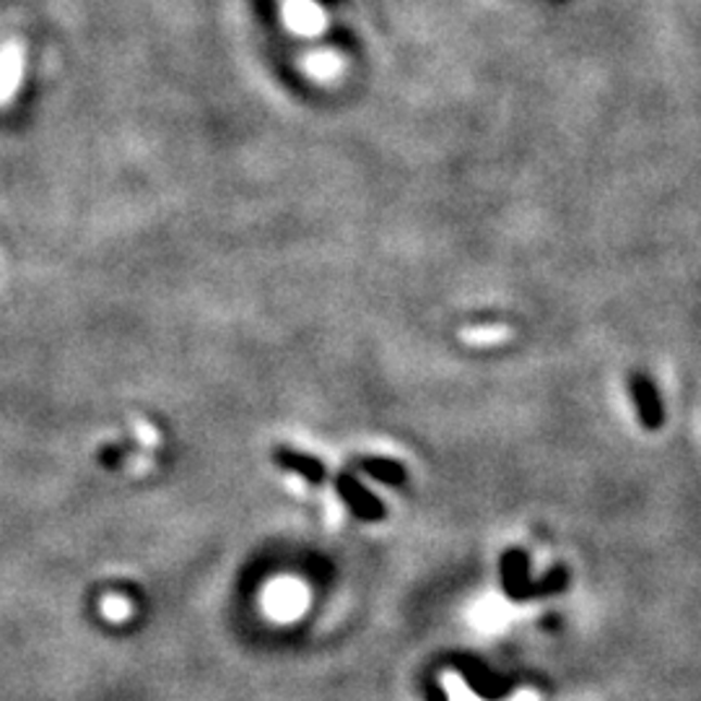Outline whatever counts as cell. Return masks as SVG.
<instances>
[{
    "label": "cell",
    "mask_w": 701,
    "mask_h": 701,
    "mask_svg": "<svg viewBox=\"0 0 701 701\" xmlns=\"http://www.w3.org/2000/svg\"><path fill=\"white\" fill-rule=\"evenodd\" d=\"M280 13H284V22L293 35L306 37V39L323 35L327 26L323 5L315 3V0H284V9H280Z\"/></svg>",
    "instance_id": "obj_1"
},
{
    "label": "cell",
    "mask_w": 701,
    "mask_h": 701,
    "mask_svg": "<svg viewBox=\"0 0 701 701\" xmlns=\"http://www.w3.org/2000/svg\"><path fill=\"white\" fill-rule=\"evenodd\" d=\"M24 78V47L9 42L0 47V107L11 104Z\"/></svg>",
    "instance_id": "obj_2"
},
{
    "label": "cell",
    "mask_w": 701,
    "mask_h": 701,
    "mask_svg": "<svg viewBox=\"0 0 701 701\" xmlns=\"http://www.w3.org/2000/svg\"><path fill=\"white\" fill-rule=\"evenodd\" d=\"M346 63L343 58L338 55L330 47H323V50H312L310 55L304 58V71L310 73L315 82H336V78L343 73Z\"/></svg>",
    "instance_id": "obj_5"
},
{
    "label": "cell",
    "mask_w": 701,
    "mask_h": 701,
    "mask_svg": "<svg viewBox=\"0 0 701 701\" xmlns=\"http://www.w3.org/2000/svg\"><path fill=\"white\" fill-rule=\"evenodd\" d=\"M336 489L343 493L346 504L351 506V512L359 514L362 520H377V517H383V514H385L383 504H379L370 491H364L362 486H359L351 476H340L338 484H336Z\"/></svg>",
    "instance_id": "obj_3"
},
{
    "label": "cell",
    "mask_w": 701,
    "mask_h": 701,
    "mask_svg": "<svg viewBox=\"0 0 701 701\" xmlns=\"http://www.w3.org/2000/svg\"><path fill=\"white\" fill-rule=\"evenodd\" d=\"M273 458H276V463L284 467V471L299 473V476L310 480V484H323V480H325V465L320 463L317 458L302 455V452L284 450V447L273 452Z\"/></svg>",
    "instance_id": "obj_4"
},
{
    "label": "cell",
    "mask_w": 701,
    "mask_h": 701,
    "mask_svg": "<svg viewBox=\"0 0 701 701\" xmlns=\"http://www.w3.org/2000/svg\"><path fill=\"white\" fill-rule=\"evenodd\" d=\"M634 390H637V403H639V411H642L644 424L658 426L663 413H660V403H658V398H654L652 385H647L644 379H637V383H634Z\"/></svg>",
    "instance_id": "obj_6"
},
{
    "label": "cell",
    "mask_w": 701,
    "mask_h": 701,
    "mask_svg": "<svg viewBox=\"0 0 701 701\" xmlns=\"http://www.w3.org/2000/svg\"><path fill=\"white\" fill-rule=\"evenodd\" d=\"M362 471L370 473L372 478L385 480V484H403L405 471L392 460H364Z\"/></svg>",
    "instance_id": "obj_7"
}]
</instances>
